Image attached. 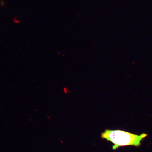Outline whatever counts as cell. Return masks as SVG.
Instances as JSON below:
<instances>
[{
    "label": "cell",
    "instance_id": "6da1fadb",
    "mask_svg": "<svg viewBox=\"0 0 152 152\" xmlns=\"http://www.w3.org/2000/svg\"><path fill=\"white\" fill-rule=\"evenodd\" d=\"M147 136L148 134L144 133L137 135L125 131L106 129L102 133L101 137L113 144L112 149L115 151L120 147L125 146L140 147L141 142Z\"/></svg>",
    "mask_w": 152,
    "mask_h": 152
},
{
    "label": "cell",
    "instance_id": "7a4b0ae2",
    "mask_svg": "<svg viewBox=\"0 0 152 152\" xmlns=\"http://www.w3.org/2000/svg\"><path fill=\"white\" fill-rule=\"evenodd\" d=\"M63 91L64 94H70V93H71V91L69 90H68L67 87H64L63 88Z\"/></svg>",
    "mask_w": 152,
    "mask_h": 152
},
{
    "label": "cell",
    "instance_id": "3957f363",
    "mask_svg": "<svg viewBox=\"0 0 152 152\" xmlns=\"http://www.w3.org/2000/svg\"><path fill=\"white\" fill-rule=\"evenodd\" d=\"M62 56L63 57H65V56H66V55L65 54H62Z\"/></svg>",
    "mask_w": 152,
    "mask_h": 152
},
{
    "label": "cell",
    "instance_id": "277c9868",
    "mask_svg": "<svg viewBox=\"0 0 152 152\" xmlns=\"http://www.w3.org/2000/svg\"><path fill=\"white\" fill-rule=\"evenodd\" d=\"M58 54H60V52H58Z\"/></svg>",
    "mask_w": 152,
    "mask_h": 152
}]
</instances>
